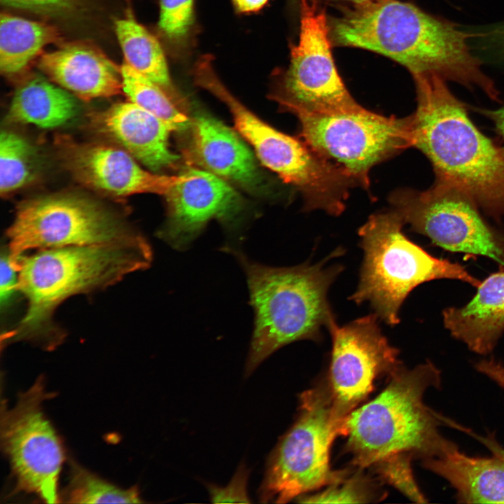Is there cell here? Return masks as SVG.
<instances>
[{
    "label": "cell",
    "mask_w": 504,
    "mask_h": 504,
    "mask_svg": "<svg viewBox=\"0 0 504 504\" xmlns=\"http://www.w3.org/2000/svg\"><path fill=\"white\" fill-rule=\"evenodd\" d=\"M152 251L144 237L136 240L41 249L16 261L19 290L27 307L16 328L7 335L15 340L38 341L46 348L62 338L52 322L64 300L75 294L111 286L125 276L147 268Z\"/></svg>",
    "instance_id": "3"
},
{
    "label": "cell",
    "mask_w": 504,
    "mask_h": 504,
    "mask_svg": "<svg viewBox=\"0 0 504 504\" xmlns=\"http://www.w3.org/2000/svg\"><path fill=\"white\" fill-rule=\"evenodd\" d=\"M248 470L245 464L239 465L231 481L225 487L207 485L211 502L250 503L247 493Z\"/></svg>",
    "instance_id": "31"
},
{
    "label": "cell",
    "mask_w": 504,
    "mask_h": 504,
    "mask_svg": "<svg viewBox=\"0 0 504 504\" xmlns=\"http://www.w3.org/2000/svg\"><path fill=\"white\" fill-rule=\"evenodd\" d=\"M441 381L440 370L429 360L412 369L402 365L379 394L353 410L344 435L351 465L368 468L401 452L423 461L458 448L440 433L447 419L424 401L426 391L440 388Z\"/></svg>",
    "instance_id": "4"
},
{
    "label": "cell",
    "mask_w": 504,
    "mask_h": 504,
    "mask_svg": "<svg viewBox=\"0 0 504 504\" xmlns=\"http://www.w3.org/2000/svg\"><path fill=\"white\" fill-rule=\"evenodd\" d=\"M412 76L417 106L409 116L412 146L429 160L435 178L462 188L496 220L504 218V146L479 131L442 76Z\"/></svg>",
    "instance_id": "2"
},
{
    "label": "cell",
    "mask_w": 504,
    "mask_h": 504,
    "mask_svg": "<svg viewBox=\"0 0 504 504\" xmlns=\"http://www.w3.org/2000/svg\"><path fill=\"white\" fill-rule=\"evenodd\" d=\"M324 12L313 0H300L298 42L292 46L290 64L276 100L296 115L353 113L365 108L344 85L335 66Z\"/></svg>",
    "instance_id": "12"
},
{
    "label": "cell",
    "mask_w": 504,
    "mask_h": 504,
    "mask_svg": "<svg viewBox=\"0 0 504 504\" xmlns=\"http://www.w3.org/2000/svg\"><path fill=\"white\" fill-rule=\"evenodd\" d=\"M115 29L125 62L161 88H169L167 62L155 37L130 15L118 20Z\"/></svg>",
    "instance_id": "24"
},
{
    "label": "cell",
    "mask_w": 504,
    "mask_h": 504,
    "mask_svg": "<svg viewBox=\"0 0 504 504\" xmlns=\"http://www.w3.org/2000/svg\"><path fill=\"white\" fill-rule=\"evenodd\" d=\"M268 0H233L236 7L242 12H252L260 9Z\"/></svg>",
    "instance_id": "36"
},
{
    "label": "cell",
    "mask_w": 504,
    "mask_h": 504,
    "mask_svg": "<svg viewBox=\"0 0 504 504\" xmlns=\"http://www.w3.org/2000/svg\"><path fill=\"white\" fill-rule=\"evenodd\" d=\"M60 40L56 27L8 13L0 18V70L11 76L24 71L45 46Z\"/></svg>",
    "instance_id": "23"
},
{
    "label": "cell",
    "mask_w": 504,
    "mask_h": 504,
    "mask_svg": "<svg viewBox=\"0 0 504 504\" xmlns=\"http://www.w3.org/2000/svg\"><path fill=\"white\" fill-rule=\"evenodd\" d=\"M414 456L408 453H395L386 456L368 468H371L381 482L394 487L412 501L417 503L427 502L413 473L412 461Z\"/></svg>",
    "instance_id": "29"
},
{
    "label": "cell",
    "mask_w": 504,
    "mask_h": 504,
    "mask_svg": "<svg viewBox=\"0 0 504 504\" xmlns=\"http://www.w3.org/2000/svg\"><path fill=\"white\" fill-rule=\"evenodd\" d=\"M199 67L197 83L226 104L237 130L262 164L301 192L306 210L327 209L338 200L347 181L340 165L260 120L225 88L207 64Z\"/></svg>",
    "instance_id": "8"
},
{
    "label": "cell",
    "mask_w": 504,
    "mask_h": 504,
    "mask_svg": "<svg viewBox=\"0 0 504 504\" xmlns=\"http://www.w3.org/2000/svg\"><path fill=\"white\" fill-rule=\"evenodd\" d=\"M0 270V302L3 309L6 308L14 294L19 290L18 267L13 260L8 249L1 252Z\"/></svg>",
    "instance_id": "33"
},
{
    "label": "cell",
    "mask_w": 504,
    "mask_h": 504,
    "mask_svg": "<svg viewBox=\"0 0 504 504\" xmlns=\"http://www.w3.org/2000/svg\"><path fill=\"white\" fill-rule=\"evenodd\" d=\"M475 38L482 45L483 50L504 62V22L476 32Z\"/></svg>",
    "instance_id": "34"
},
{
    "label": "cell",
    "mask_w": 504,
    "mask_h": 504,
    "mask_svg": "<svg viewBox=\"0 0 504 504\" xmlns=\"http://www.w3.org/2000/svg\"><path fill=\"white\" fill-rule=\"evenodd\" d=\"M312 148L342 167L368 189L375 164L412 146L410 118L386 117L365 108L335 114L295 115Z\"/></svg>",
    "instance_id": "11"
},
{
    "label": "cell",
    "mask_w": 504,
    "mask_h": 504,
    "mask_svg": "<svg viewBox=\"0 0 504 504\" xmlns=\"http://www.w3.org/2000/svg\"><path fill=\"white\" fill-rule=\"evenodd\" d=\"M164 196L167 219L159 236L178 250L186 249L210 220H230L241 207L237 192L205 169L186 171Z\"/></svg>",
    "instance_id": "15"
},
{
    "label": "cell",
    "mask_w": 504,
    "mask_h": 504,
    "mask_svg": "<svg viewBox=\"0 0 504 504\" xmlns=\"http://www.w3.org/2000/svg\"><path fill=\"white\" fill-rule=\"evenodd\" d=\"M78 112L75 98L41 76H34L16 90L8 113L10 121L42 128L59 127Z\"/></svg>",
    "instance_id": "22"
},
{
    "label": "cell",
    "mask_w": 504,
    "mask_h": 504,
    "mask_svg": "<svg viewBox=\"0 0 504 504\" xmlns=\"http://www.w3.org/2000/svg\"><path fill=\"white\" fill-rule=\"evenodd\" d=\"M13 260L27 251L131 241L142 237L101 204L75 195L23 202L7 231Z\"/></svg>",
    "instance_id": "9"
},
{
    "label": "cell",
    "mask_w": 504,
    "mask_h": 504,
    "mask_svg": "<svg viewBox=\"0 0 504 504\" xmlns=\"http://www.w3.org/2000/svg\"><path fill=\"white\" fill-rule=\"evenodd\" d=\"M102 131L153 172L173 167L180 157L169 147L172 128L136 104H115L98 117Z\"/></svg>",
    "instance_id": "18"
},
{
    "label": "cell",
    "mask_w": 504,
    "mask_h": 504,
    "mask_svg": "<svg viewBox=\"0 0 504 504\" xmlns=\"http://www.w3.org/2000/svg\"><path fill=\"white\" fill-rule=\"evenodd\" d=\"M470 301L442 311L444 327L472 351L486 355L504 332V267L489 275Z\"/></svg>",
    "instance_id": "19"
},
{
    "label": "cell",
    "mask_w": 504,
    "mask_h": 504,
    "mask_svg": "<svg viewBox=\"0 0 504 504\" xmlns=\"http://www.w3.org/2000/svg\"><path fill=\"white\" fill-rule=\"evenodd\" d=\"M63 151L66 167L79 182L116 197L165 195L180 179V175L151 173L128 152L112 146L71 143Z\"/></svg>",
    "instance_id": "16"
},
{
    "label": "cell",
    "mask_w": 504,
    "mask_h": 504,
    "mask_svg": "<svg viewBox=\"0 0 504 504\" xmlns=\"http://www.w3.org/2000/svg\"><path fill=\"white\" fill-rule=\"evenodd\" d=\"M365 469L351 465L338 480L314 493L304 494L298 502L304 503H368L381 500L385 493L379 484L365 472Z\"/></svg>",
    "instance_id": "27"
},
{
    "label": "cell",
    "mask_w": 504,
    "mask_h": 504,
    "mask_svg": "<svg viewBox=\"0 0 504 504\" xmlns=\"http://www.w3.org/2000/svg\"><path fill=\"white\" fill-rule=\"evenodd\" d=\"M482 112L493 122L496 132L504 141V106L496 110H482Z\"/></svg>",
    "instance_id": "35"
},
{
    "label": "cell",
    "mask_w": 504,
    "mask_h": 504,
    "mask_svg": "<svg viewBox=\"0 0 504 504\" xmlns=\"http://www.w3.org/2000/svg\"><path fill=\"white\" fill-rule=\"evenodd\" d=\"M122 90L130 102L165 121L174 131L192 126V120L173 104L163 88L125 62L120 66Z\"/></svg>",
    "instance_id": "25"
},
{
    "label": "cell",
    "mask_w": 504,
    "mask_h": 504,
    "mask_svg": "<svg viewBox=\"0 0 504 504\" xmlns=\"http://www.w3.org/2000/svg\"><path fill=\"white\" fill-rule=\"evenodd\" d=\"M38 162L36 150L26 139L9 131L0 137V191L8 195L34 179Z\"/></svg>",
    "instance_id": "26"
},
{
    "label": "cell",
    "mask_w": 504,
    "mask_h": 504,
    "mask_svg": "<svg viewBox=\"0 0 504 504\" xmlns=\"http://www.w3.org/2000/svg\"><path fill=\"white\" fill-rule=\"evenodd\" d=\"M404 222L393 209L372 215L359 229L363 262L354 302H368L389 326L399 323V310L419 285L435 279L460 280L478 287L481 281L457 262L437 258L402 232Z\"/></svg>",
    "instance_id": "6"
},
{
    "label": "cell",
    "mask_w": 504,
    "mask_h": 504,
    "mask_svg": "<svg viewBox=\"0 0 504 504\" xmlns=\"http://www.w3.org/2000/svg\"><path fill=\"white\" fill-rule=\"evenodd\" d=\"M298 415L270 454L259 489L262 503H285L344 476L332 470L330 449L345 433L346 420L334 409L327 377L300 396Z\"/></svg>",
    "instance_id": "7"
},
{
    "label": "cell",
    "mask_w": 504,
    "mask_h": 504,
    "mask_svg": "<svg viewBox=\"0 0 504 504\" xmlns=\"http://www.w3.org/2000/svg\"><path fill=\"white\" fill-rule=\"evenodd\" d=\"M358 4L333 22L331 33L337 44L384 55L412 76L437 74L498 99L493 81L472 50L473 33L410 3L373 0Z\"/></svg>",
    "instance_id": "1"
},
{
    "label": "cell",
    "mask_w": 504,
    "mask_h": 504,
    "mask_svg": "<svg viewBox=\"0 0 504 504\" xmlns=\"http://www.w3.org/2000/svg\"><path fill=\"white\" fill-rule=\"evenodd\" d=\"M159 26L170 38H178L188 31L192 21L194 0H160Z\"/></svg>",
    "instance_id": "30"
},
{
    "label": "cell",
    "mask_w": 504,
    "mask_h": 504,
    "mask_svg": "<svg viewBox=\"0 0 504 504\" xmlns=\"http://www.w3.org/2000/svg\"><path fill=\"white\" fill-rule=\"evenodd\" d=\"M350 1H355L357 4H360V3H363V2L373 1V0H350Z\"/></svg>",
    "instance_id": "37"
},
{
    "label": "cell",
    "mask_w": 504,
    "mask_h": 504,
    "mask_svg": "<svg viewBox=\"0 0 504 504\" xmlns=\"http://www.w3.org/2000/svg\"><path fill=\"white\" fill-rule=\"evenodd\" d=\"M50 395L42 377L21 393L10 409H1V448L9 459L18 487L47 503H59L57 483L64 459L55 429L43 412Z\"/></svg>",
    "instance_id": "13"
},
{
    "label": "cell",
    "mask_w": 504,
    "mask_h": 504,
    "mask_svg": "<svg viewBox=\"0 0 504 504\" xmlns=\"http://www.w3.org/2000/svg\"><path fill=\"white\" fill-rule=\"evenodd\" d=\"M389 201L405 224L433 244L486 256L504 267V232L489 223L473 198L456 185L435 178L424 191L396 190Z\"/></svg>",
    "instance_id": "10"
},
{
    "label": "cell",
    "mask_w": 504,
    "mask_h": 504,
    "mask_svg": "<svg viewBox=\"0 0 504 504\" xmlns=\"http://www.w3.org/2000/svg\"><path fill=\"white\" fill-rule=\"evenodd\" d=\"M378 318L374 313L342 327L334 319L327 328L332 344L327 379L335 411L342 419L365 400L377 379L389 378L403 365Z\"/></svg>",
    "instance_id": "14"
},
{
    "label": "cell",
    "mask_w": 504,
    "mask_h": 504,
    "mask_svg": "<svg viewBox=\"0 0 504 504\" xmlns=\"http://www.w3.org/2000/svg\"><path fill=\"white\" fill-rule=\"evenodd\" d=\"M343 253L338 248L316 264L305 262L281 268L257 264L238 254L246 271L255 311L246 376L288 344L321 340L322 328H327L335 319L328 291L343 270L340 265H326V262Z\"/></svg>",
    "instance_id": "5"
},
{
    "label": "cell",
    "mask_w": 504,
    "mask_h": 504,
    "mask_svg": "<svg viewBox=\"0 0 504 504\" xmlns=\"http://www.w3.org/2000/svg\"><path fill=\"white\" fill-rule=\"evenodd\" d=\"M83 0H1L6 6L33 13L63 15L72 13L80 6Z\"/></svg>",
    "instance_id": "32"
},
{
    "label": "cell",
    "mask_w": 504,
    "mask_h": 504,
    "mask_svg": "<svg viewBox=\"0 0 504 504\" xmlns=\"http://www.w3.org/2000/svg\"><path fill=\"white\" fill-rule=\"evenodd\" d=\"M38 65L53 82L85 99L114 96L122 90L120 67L88 43L73 42L43 53Z\"/></svg>",
    "instance_id": "17"
},
{
    "label": "cell",
    "mask_w": 504,
    "mask_h": 504,
    "mask_svg": "<svg viewBox=\"0 0 504 504\" xmlns=\"http://www.w3.org/2000/svg\"><path fill=\"white\" fill-rule=\"evenodd\" d=\"M69 503H139L136 487L123 489L92 474L76 463H71L69 482L62 493Z\"/></svg>",
    "instance_id": "28"
},
{
    "label": "cell",
    "mask_w": 504,
    "mask_h": 504,
    "mask_svg": "<svg viewBox=\"0 0 504 504\" xmlns=\"http://www.w3.org/2000/svg\"><path fill=\"white\" fill-rule=\"evenodd\" d=\"M488 444L493 451L490 457L469 456L457 448L423 460L422 465L450 484L458 503H504V450Z\"/></svg>",
    "instance_id": "21"
},
{
    "label": "cell",
    "mask_w": 504,
    "mask_h": 504,
    "mask_svg": "<svg viewBox=\"0 0 504 504\" xmlns=\"http://www.w3.org/2000/svg\"><path fill=\"white\" fill-rule=\"evenodd\" d=\"M192 151L207 171L242 186L257 188L262 178L253 153L237 133L207 115L192 120Z\"/></svg>",
    "instance_id": "20"
}]
</instances>
